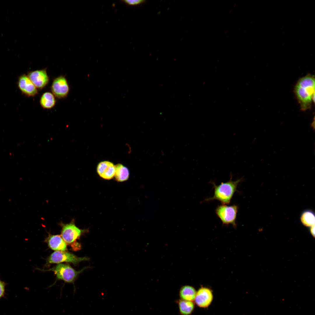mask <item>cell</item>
<instances>
[{"label":"cell","mask_w":315,"mask_h":315,"mask_svg":"<svg viewBox=\"0 0 315 315\" xmlns=\"http://www.w3.org/2000/svg\"><path fill=\"white\" fill-rule=\"evenodd\" d=\"M315 78L307 75L300 79L294 88V92L301 110L305 111L311 107L315 95Z\"/></svg>","instance_id":"obj_1"},{"label":"cell","mask_w":315,"mask_h":315,"mask_svg":"<svg viewBox=\"0 0 315 315\" xmlns=\"http://www.w3.org/2000/svg\"><path fill=\"white\" fill-rule=\"evenodd\" d=\"M230 180L228 181L222 182L217 185L214 182L211 183L213 185L214 194L212 197L205 200L206 201L216 200L223 204H229L235 192L239 183L242 180V178L235 181L232 180V176L231 174Z\"/></svg>","instance_id":"obj_2"},{"label":"cell","mask_w":315,"mask_h":315,"mask_svg":"<svg viewBox=\"0 0 315 315\" xmlns=\"http://www.w3.org/2000/svg\"><path fill=\"white\" fill-rule=\"evenodd\" d=\"M87 268L85 267L79 271H76L68 265L59 263L49 270H41L53 271L57 279L63 280L66 283H74L78 276Z\"/></svg>","instance_id":"obj_3"},{"label":"cell","mask_w":315,"mask_h":315,"mask_svg":"<svg viewBox=\"0 0 315 315\" xmlns=\"http://www.w3.org/2000/svg\"><path fill=\"white\" fill-rule=\"evenodd\" d=\"M62 228L61 236L66 244L71 246L76 243V240L87 231L86 230L79 228L75 224L74 219L69 223H64L61 222L59 224Z\"/></svg>","instance_id":"obj_4"},{"label":"cell","mask_w":315,"mask_h":315,"mask_svg":"<svg viewBox=\"0 0 315 315\" xmlns=\"http://www.w3.org/2000/svg\"><path fill=\"white\" fill-rule=\"evenodd\" d=\"M238 206L236 205L228 206L225 204L218 206L215 210L218 217L224 225L232 224L236 227V219Z\"/></svg>","instance_id":"obj_5"},{"label":"cell","mask_w":315,"mask_h":315,"mask_svg":"<svg viewBox=\"0 0 315 315\" xmlns=\"http://www.w3.org/2000/svg\"><path fill=\"white\" fill-rule=\"evenodd\" d=\"M89 260L88 258L78 257L69 252L56 251L50 255L48 258V262L50 264H59L62 262H70L75 265L82 261Z\"/></svg>","instance_id":"obj_6"},{"label":"cell","mask_w":315,"mask_h":315,"mask_svg":"<svg viewBox=\"0 0 315 315\" xmlns=\"http://www.w3.org/2000/svg\"><path fill=\"white\" fill-rule=\"evenodd\" d=\"M52 93L58 99L66 97L68 94L69 88L66 79L63 76H60L53 80L51 86Z\"/></svg>","instance_id":"obj_7"},{"label":"cell","mask_w":315,"mask_h":315,"mask_svg":"<svg viewBox=\"0 0 315 315\" xmlns=\"http://www.w3.org/2000/svg\"><path fill=\"white\" fill-rule=\"evenodd\" d=\"M27 76L37 89H43L49 82L46 69L30 71Z\"/></svg>","instance_id":"obj_8"},{"label":"cell","mask_w":315,"mask_h":315,"mask_svg":"<svg viewBox=\"0 0 315 315\" xmlns=\"http://www.w3.org/2000/svg\"><path fill=\"white\" fill-rule=\"evenodd\" d=\"M18 85L22 92L28 97H34L38 93L37 89L25 74L19 76Z\"/></svg>","instance_id":"obj_9"},{"label":"cell","mask_w":315,"mask_h":315,"mask_svg":"<svg viewBox=\"0 0 315 315\" xmlns=\"http://www.w3.org/2000/svg\"><path fill=\"white\" fill-rule=\"evenodd\" d=\"M213 298V294L210 289L202 287L196 292L195 300L198 306L205 308L210 304Z\"/></svg>","instance_id":"obj_10"},{"label":"cell","mask_w":315,"mask_h":315,"mask_svg":"<svg viewBox=\"0 0 315 315\" xmlns=\"http://www.w3.org/2000/svg\"><path fill=\"white\" fill-rule=\"evenodd\" d=\"M97 172L99 175L103 178L108 180L111 179L115 176V165L109 161L101 162L97 166Z\"/></svg>","instance_id":"obj_11"},{"label":"cell","mask_w":315,"mask_h":315,"mask_svg":"<svg viewBox=\"0 0 315 315\" xmlns=\"http://www.w3.org/2000/svg\"><path fill=\"white\" fill-rule=\"evenodd\" d=\"M45 241L49 247L52 250L62 251L67 250L66 244L61 235L50 234Z\"/></svg>","instance_id":"obj_12"},{"label":"cell","mask_w":315,"mask_h":315,"mask_svg":"<svg viewBox=\"0 0 315 315\" xmlns=\"http://www.w3.org/2000/svg\"><path fill=\"white\" fill-rule=\"evenodd\" d=\"M55 97L52 93L46 92L41 95L40 103L42 108L50 109L52 108L55 105L56 100Z\"/></svg>","instance_id":"obj_13"},{"label":"cell","mask_w":315,"mask_h":315,"mask_svg":"<svg viewBox=\"0 0 315 315\" xmlns=\"http://www.w3.org/2000/svg\"><path fill=\"white\" fill-rule=\"evenodd\" d=\"M115 167L114 176L117 181L122 182L128 179L129 172L127 167L121 164H118L115 165Z\"/></svg>","instance_id":"obj_14"},{"label":"cell","mask_w":315,"mask_h":315,"mask_svg":"<svg viewBox=\"0 0 315 315\" xmlns=\"http://www.w3.org/2000/svg\"><path fill=\"white\" fill-rule=\"evenodd\" d=\"M196 292L193 287L185 286L180 289V296L182 300L192 302L195 300Z\"/></svg>","instance_id":"obj_15"},{"label":"cell","mask_w":315,"mask_h":315,"mask_svg":"<svg viewBox=\"0 0 315 315\" xmlns=\"http://www.w3.org/2000/svg\"><path fill=\"white\" fill-rule=\"evenodd\" d=\"M180 313L182 315H189L193 311L194 305L192 301L180 300L178 302Z\"/></svg>","instance_id":"obj_16"},{"label":"cell","mask_w":315,"mask_h":315,"mask_svg":"<svg viewBox=\"0 0 315 315\" xmlns=\"http://www.w3.org/2000/svg\"><path fill=\"white\" fill-rule=\"evenodd\" d=\"M300 220L302 224L306 226L311 227L315 225L314 214L311 210L304 211L301 215Z\"/></svg>","instance_id":"obj_17"},{"label":"cell","mask_w":315,"mask_h":315,"mask_svg":"<svg viewBox=\"0 0 315 315\" xmlns=\"http://www.w3.org/2000/svg\"><path fill=\"white\" fill-rule=\"evenodd\" d=\"M124 3L130 5H136L144 2V0H125L123 1Z\"/></svg>","instance_id":"obj_18"},{"label":"cell","mask_w":315,"mask_h":315,"mask_svg":"<svg viewBox=\"0 0 315 315\" xmlns=\"http://www.w3.org/2000/svg\"><path fill=\"white\" fill-rule=\"evenodd\" d=\"M6 283L0 280V299L4 297Z\"/></svg>","instance_id":"obj_19"},{"label":"cell","mask_w":315,"mask_h":315,"mask_svg":"<svg viewBox=\"0 0 315 315\" xmlns=\"http://www.w3.org/2000/svg\"><path fill=\"white\" fill-rule=\"evenodd\" d=\"M310 231L311 234L314 237L315 235V225H314L311 227Z\"/></svg>","instance_id":"obj_20"},{"label":"cell","mask_w":315,"mask_h":315,"mask_svg":"<svg viewBox=\"0 0 315 315\" xmlns=\"http://www.w3.org/2000/svg\"><path fill=\"white\" fill-rule=\"evenodd\" d=\"M311 126L312 127L313 129L314 130L315 129V122L314 120L313 122L311 124Z\"/></svg>","instance_id":"obj_21"}]
</instances>
